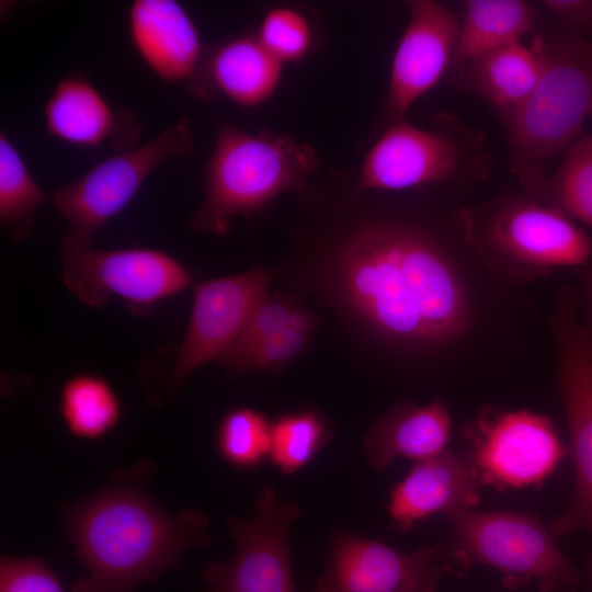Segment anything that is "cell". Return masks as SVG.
Instances as JSON below:
<instances>
[{"mask_svg":"<svg viewBox=\"0 0 592 592\" xmlns=\"http://www.w3.org/2000/svg\"><path fill=\"white\" fill-rule=\"evenodd\" d=\"M295 305L289 297L266 295L251 314L235 344L218 363L224 365L286 329Z\"/></svg>","mask_w":592,"mask_h":592,"instance_id":"30","label":"cell"},{"mask_svg":"<svg viewBox=\"0 0 592 592\" xmlns=\"http://www.w3.org/2000/svg\"><path fill=\"white\" fill-rule=\"evenodd\" d=\"M150 468L143 463L116 474L67 513V534L88 570L71 592H134L178 567L189 546L210 543L204 513L171 515L147 494L143 480Z\"/></svg>","mask_w":592,"mask_h":592,"instance_id":"2","label":"cell"},{"mask_svg":"<svg viewBox=\"0 0 592 592\" xmlns=\"http://www.w3.org/2000/svg\"><path fill=\"white\" fill-rule=\"evenodd\" d=\"M459 33L452 11L432 0L410 2L406 29L392 56L383 127L405 119L409 109L451 69Z\"/></svg>","mask_w":592,"mask_h":592,"instance_id":"15","label":"cell"},{"mask_svg":"<svg viewBox=\"0 0 592 592\" xmlns=\"http://www.w3.org/2000/svg\"><path fill=\"white\" fill-rule=\"evenodd\" d=\"M47 133L81 147L110 144L118 151L135 147L140 123L135 114L114 109L81 73L61 78L44 106Z\"/></svg>","mask_w":592,"mask_h":592,"instance_id":"16","label":"cell"},{"mask_svg":"<svg viewBox=\"0 0 592 592\" xmlns=\"http://www.w3.org/2000/svg\"><path fill=\"white\" fill-rule=\"evenodd\" d=\"M542 69L537 48L511 43L485 53L452 72L459 90L482 99L499 119L519 109L533 91Z\"/></svg>","mask_w":592,"mask_h":592,"instance_id":"21","label":"cell"},{"mask_svg":"<svg viewBox=\"0 0 592 592\" xmlns=\"http://www.w3.org/2000/svg\"><path fill=\"white\" fill-rule=\"evenodd\" d=\"M574 276L578 282L579 293L588 305V310L592 315V265L589 264L576 269Z\"/></svg>","mask_w":592,"mask_h":592,"instance_id":"34","label":"cell"},{"mask_svg":"<svg viewBox=\"0 0 592 592\" xmlns=\"http://www.w3.org/2000/svg\"><path fill=\"white\" fill-rule=\"evenodd\" d=\"M310 337L287 327L224 365L232 375L254 369L277 372L304 351Z\"/></svg>","mask_w":592,"mask_h":592,"instance_id":"29","label":"cell"},{"mask_svg":"<svg viewBox=\"0 0 592 592\" xmlns=\"http://www.w3.org/2000/svg\"><path fill=\"white\" fill-rule=\"evenodd\" d=\"M448 572L435 547L405 553L338 530L314 592H437Z\"/></svg>","mask_w":592,"mask_h":592,"instance_id":"13","label":"cell"},{"mask_svg":"<svg viewBox=\"0 0 592 592\" xmlns=\"http://www.w3.org/2000/svg\"><path fill=\"white\" fill-rule=\"evenodd\" d=\"M255 508L249 517L228 519L236 553L207 566L205 592H296L288 532L303 509L280 499L272 487L258 492Z\"/></svg>","mask_w":592,"mask_h":592,"instance_id":"12","label":"cell"},{"mask_svg":"<svg viewBox=\"0 0 592 592\" xmlns=\"http://www.w3.org/2000/svg\"><path fill=\"white\" fill-rule=\"evenodd\" d=\"M272 272L262 267L194 284L193 306L172 371L182 383L206 362H219L267 295Z\"/></svg>","mask_w":592,"mask_h":592,"instance_id":"14","label":"cell"},{"mask_svg":"<svg viewBox=\"0 0 592 592\" xmlns=\"http://www.w3.org/2000/svg\"><path fill=\"white\" fill-rule=\"evenodd\" d=\"M59 410L65 424L75 436L98 440L118 423L121 401L114 388L103 377L78 374L62 385Z\"/></svg>","mask_w":592,"mask_h":592,"instance_id":"24","label":"cell"},{"mask_svg":"<svg viewBox=\"0 0 592 592\" xmlns=\"http://www.w3.org/2000/svg\"><path fill=\"white\" fill-rule=\"evenodd\" d=\"M192 152L191 119L181 117L144 145L118 151L58 187L52 201L70 225L62 252L92 248L96 231L130 203L159 164Z\"/></svg>","mask_w":592,"mask_h":592,"instance_id":"9","label":"cell"},{"mask_svg":"<svg viewBox=\"0 0 592 592\" xmlns=\"http://www.w3.org/2000/svg\"><path fill=\"white\" fill-rule=\"evenodd\" d=\"M521 189L573 221L592 228V134L580 137L567 149L554 174Z\"/></svg>","mask_w":592,"mask_h":592,"instance_id":"23","label":"cell"},{"mask_svg":"<svg viewBox=\"0 0 592 592\" xmlns=\"http://www.w3.org/2000/svg\"><path fill=\"white\" fill-rule=\"evenodd\" d=\"M474 251L464 207L435 219L389 214L348 236L333 257L335 286L376 334L409 348H444L471 329L473 297L460 270Z\"/></svg>","mask_w":592,"mask_h":592,"instance_id":"1","label":"cell"},{"mask_svg":"<svg viewBox=\"0 0 592 592\" xmlns=\"http://www.w3.org/2000/svg\"><path fill=\"white\" fill-rule=\"evenodd\" d=\"M462 437L464 460L481 487L497 490L543 482L568 453L553 420L525 409L487 406Z\"/></svg>","mask_w":592,"mask_h":592,"instance_id":"10","label":"cell"},{"mask_svg":"<svg viewBox=\"0 0 592 592\" xmlns=\"http://www.w3.org/2000/svg\"><path fill=\"white\" fill-rule=\"evenodd\" d=\"M493 167L483 129L441 112L425 128L406 119L384 128L363 159L357 189L402 192L433 185L468 186L486 181Z\"/></svg>","mask_w":592,"mask_h":592,"instance_id":"5","label":"cell"},{"mask_svg":"<svg viewBox=\"0 0 592 592\" xmlns=\"http://www.w3.org/2000/svg\"><path fill=\"white\" fill-rule=\"evenodd\" d=\"M0 592H66V590L45 560L2 556Z\"/></svg>","mask_w":592,"mask_h":592,"instance_id":"31","label":"cell"},{"mask_svg":"<svg viewBox=\"0 0 592 592\" xmlns=\"http://www.w3.org/2000/svg\"><path fill=\"white\" fill-rule=\"evenodd\" d=\"M283 66L257 34L235 37L202 59L191 90L200 98L224 95L240 106L255 107L276 92Z\"/></svg>","mask_w":592,"mask_h":592,"instance_id":"19","label":"cell"},{"mask_svg":"<svg viewBox=\"0 0 592 592\" xmlns=\"http://www.w3.org/2000/svg\"><path fill=\"white\" fill-rule=\"evenodd\" d=\"M451 430V413L441 398L422 406L401 401L369 428L364 454L376 470L387 469L397 458L417 463L446 449Z\"/></svg>","mask_w":592,"mask_h":592,"instance_id":"20","label":"cell"},{"mask_svg":"<svg viewBox=\"0 0 592 592\" xmlns=\"http://www.w3.org/2000/svg\"><path fill=\"white\" fill-rule=\"evenodd\" d=\"M561 29L587 38L592 37V0H542L536 2Z\"/></svg>","mask_w":592,"mask_h":592,"instance_id":"32","label":"cell"},{"mask_svg":"<svg viewBox=\"0 0 592 592\" xmlns=\"http://www.w3.org/2000/svg\"><path fill=\"white\" fill-rule=\"evenodd\" d=\"M583 592H592V585H585V589Z\"/></svg>","mask_w":592,"mask_h":592,"instance_id":"35","label":"cell"},{"mask_svg":"<svg viewBox=\"0 0 592 592\" xmlns=\"http://www.w3.org/2000/svg\"><path fill=\"white\" fill-rule=\"evenodd\" d=\"M272 421L253 408L227 411L216 431V448L223 459L240 469H251L269 458Z\"/></svg>","mask_w":592,"mask_h":592,"instance_id":"27","label":"cell"},{"mask_svg":"<svg viewBox=\"0 0 592 592\" xmlns=\"http://www.w3.org/2000/svg\"><path fill=\"white\" fill-rule=\"evenodd\" d=\"M481 485L463 457L446 448L414 463L390 490L387 506L395 526L410 530L417 522L442 513L447 517L473 510L480 501Z\"/></svg>","mask_w":592,"mask_h":592,"instance_id":"17","label":"cell"},{"mask_svg":"<svg viewBox=\"0 0 592 592\" xmlns=\"http://www.w3.org/2000/svg\"><path fill=\"white\" fill-rule=\"evenodd\" d=\"M316 326L317 320L314 315L303 307L295 305L289 315L287 327L295 331L311 335Z\"/></svg>","mask_w":592,"mask_h":592,"instance_id":"33","label":"cell"},{"mask_svg":"<svg viewBox=\"0 0 592 592\" xmlns=\"http://www.w3.org/2000/svg\"><path fill=\"white\" fill-rule=\"evenodd\" d=\"M331 434L329 421L316 409L283 413L272 421L269 458L282 474H295L314 459Z\"/></svg>","mask_w":592,"mask_h":592,"instance_id":"26","label":"cell"},{"mask_svg":"<svg viewBox=\"0 0 592 592\" xmlns=\"http://www.w3.org/2000/svg\"><path fill=\"white\" fill-rule=\"evenodd\" d=\"M451 71L498 47L534 35L543 21L536 4L523 0H467Z\"/></svg>","mask_w":592,"mask_h":592,"instance_id":"22","label":"cell"},{"mask_svg":"<svg viewBox=\"0 0 592 592\" xmlns=\"http://www.w3.org/2000/svg\"><path fill=\"white\" fill-rule=\"evenodd\" d=\"M318 167L315 148L293 135L252 134L224 121L216 127L205 195L190 227L225 235L235 217L259 214L281 194L303 189Z\"/></svg>","mask_w":592,"mask_h":592,"instance_id":"4","label":"cell"},{"mask_svg":"<svg viewBox=\"0 0 592 592\" xmlns=\"http://www.w3.org/2000/svg\"><path fill=\"white\" fill-rule=\"evenodd\" d=\"M52 200L37 184L25 161L0 133V221L15 240H24L34 226V212Z\"/></svg>","mask_w":592,"mask_h":592,"instance_id":"25","label":"cell"},{"mask_svg":"<svg viewBox=\"0 0 592 592\" xmlns=\"http://www.w3.org/2000/svg\"><path fill=\"white\" fill-rule=\"evenodd\" d=\"M257 36L282 64L304 58L312 44L309 21L303 13L289 7L269 10L262 19Z\"/></svg>","mask_w":592,"mask_h":592,"instance_id":"28","label":"cell"},{"mask_svg":"<svg viewBox=\"0 0 592 592\" xmlns=\"http://www.w3.org/2000/svg\"><path fill=\"white\" fill-rule=\"evenodd\" d=\"M133 45L163 81L192 79L202 62L198 31L174 0H135L128 11Z\"/></svg>","mask_w":592,"mask_h":592,"instance_id":"18","label":"cell"},{"mask_svg":"<svg viewBox=\"0 0 592 592\" xmlns=\"http://www.w3.org/2000/svg\"><path fill=\"white\" fill-rule=\"evenodd\" d=\"M531 43L542 58L538 80L524 103L500 119L510 172L521 187L547 174L549 160L580 138L592 115V39L543 20Z\"/></svg>","mask_w":592,"mask_h":592,"instance_id":"3","label":"cell"},{"mask_svg":"<svg viewBox=\"0 0 592 592\" xmlns=\"http://www.w3.org/2000/svg\"><path fill=\"white\" fill-rule=\"evenodd\" d=\"M447 519L451 534L435 550L449 571L454 563L463 570L487 566L508 587L532 585L540 592H576L584 582L583 571L532 514L473 509Z\"/></svg>","mask_w":592,"mask_h":592,"instance_id":"7","label":"cell"},{"mask_svg":"<svg viewBox=\"0 0 592 592\" xmlns=\"http://www.w3.org/2000/svg\"><path fill=\"white\" fill-rule=\"evenodd\" d=\"M469 243L489 267L532 280L561 267L590 264L592 240L576 221L525 192L508 193L479 208L465 207Z\"/></svg>","mask_w":592,"mask_h":592,"instance_id":"6","label":"cell"},{"mask_svg":"<svg viewBox=\"0 0 592 592\" xmlns=\"http://www.w3.org/2000/svg\"><path fill=\"white\" fill-rule=\"evenodd\" d=\"M61 277L81 304L101 308L117 296L135 315L181 293L192 281L178 259L147 248L64 252Z\"/></svg>","mask_w":592,"mask_h":592,"instance_id":"11","label":"cell"},{"mask_svg":"<svg viewBox=\"0 0 592 592\" xmlns=\"http://www.w3.org/2000/svg\"><path fill=\"white\" fill-rule=\"evenodd\" d=\"M578 299L573 288H561L550 320L574 485L568 506L548 527L555 537L585 531L592 538V315L587 310L579 316ZM582 571L592 585V548Z\"/></svg>","mask_w":592,"mask_h":592,"instance_id":"8","label":"cell"}]
</instances>
